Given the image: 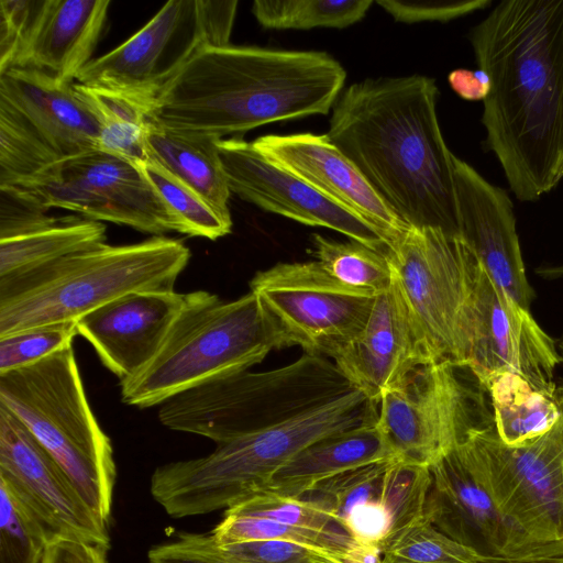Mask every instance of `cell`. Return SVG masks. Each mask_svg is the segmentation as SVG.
<instances>
[{
  "instance_id": "31",
  "label": "cell",
  "mask_w": 563,
  "mask_h": 563,
  "mask_svg": "<svg viewBox=\"0 0 563 563\" xmlns=\"http://www.w3.org/2000/svg\"><path fill=\"white\" fill-rule=\"evenodd\" d=\"M311 255L339 282L376 294L393 285V269L386 252L360 242H339L320 234L311 236Z\"/></svg>"
},
{
  "instance_id": "2",
  "label": "cell",
  "mask_w": 563,
  "mask_h": 563,
  "mask_svg": "<svg viewBox=\"0 0 563 563\" xmlns=\"http://www.w3.org/2000/svg\"><path fill=\"white\" fill-rule=\"evenodd\" d=\"M438 96L434 79L422 75L364 79L340 93L327 135L400 219L459 234L454 154Z\"/></svg>"
},
{
  "instance_id": "28",
  "label": "cell",
  "mask_w": 563,
  "mask_h": 563,
  "mask_svg": "<svg viewBox=\"0 0 563 563\" xmlns=\"http://www.w3.org/2000/svg\"><path fill=\"white\" fill-rule=\"evenodd\" d=\"M482 387L486 391L495 430L509 446H518L549 431L558 421L563 404L534 388L522 376L500 373Z\"/></svg>"
},
{
  "instance_id": "43",
  "label": "cell",
  "mask_w": 563,
  "mask_h": 563,
  "mask_svg": "<svg viewBox=\"0 0 563 563\" xmlns=\"http://www.w3.org/2000/svg\"><path fill=\"white\" fill-rule=\"evenodd\" d=\"M148 563H234L212 536L181 532L173 541L150 549Z\"/></svg>"
},
{
  "instance_id": "21",
  "label": "cell",
  "mask_w": 563,
  "mask_h": 563,
  "mask_svg": "<svg viewBox=\"0 0 563 563\" xmlns=\"http://www.w3.org/2000/svg\"><path fill=\"white\" fill-rule=\"evenodd\" d=\"M453 180L459 234L493 280L530 310L536 292L526 274L509 195L455 155Z\"/></svg>"
},
{
  "instance_id": "48",
  "label": "cell",
  "mask_w": 563,
  "mask_h": 563,
  "mask_svg": "<svg viewBox=\"0 0 563 563\" xmlns=\"http://www.w3.org/2000/svg\"><path fill=\"white\" fill-rule=\"evenodd\" d=\"M554 396L560 404H563V382L556 384Z\"/></svg>"
},
{
  "instance_id": "29",
  "label": "cell",
  "mask_w": 563,
  "mask_h": 563,
  "mask_svg": "<svg viewBox=\"0 0 563 563\" xmlns=\"http://www.w3.org/2000/svg\"><path fill=\"white\" fill-rule=\"evenodd\" d=\"M106 232L102 222L67 216L33 232L0 240V278L106 243Z\"/></svg>"
},
{
  "instance_id": "35",
  "label": "cell",
  "mask_w": 563,
  "mask_h": 563,
  "mask_svg": "<svg viewBox=\"0 0 563 563\" xmlns=\"http://www.w3.org/2000/svg\"><path fill=\"white\" fill-rule=\"evenodd\" d=\"M53 540L40 517L0 477V563H43Z\"/></svg>"
},
{
  "instance_id": "18",
  "label": "cell",
  "mask_w": 563,
  "mask_h": 563,
  "mask_svg": "<svg viewBox=\"0 0 563 563\" xmlns=\"http://www.w3.org/2000/svg\"><path fill=\"white\" fill-rule=\"evenodd\" d=\"M0 477L40 517L54 540L70 538L109 548L108 526L86 504L54 457L2 406Z\"/></svg>"
},
{
  "instance_id": "14",
  "label": "cell",
  "mask_w": 563,
  "mask_h": 563,
  "mask_svg": "<svg viewBox=\"0 0 563 563\" xmlns=\"http://www.w3.org/2000/svg\"><path fill=\"white\" fill-rule=\"evenodd\" d=\"M47 208H62L95 221L163 235L179 223L141 166L95 150L57 163L38 179L20 186Z\"/></svg>"
},
{
  "instance_id": "3",
  "label": "cell",
  "mask_w": 563,
  "mask_h": 563,
  "mask_svg": "<svg viewBox=\"0 0 563 563\" xmlns=\"http://www.w3.org/2000/svg\"><path fill=\"white\" fill-rule=\"evenodd\" d=\"M345 77L324 52L206 46L157 93L148 120L177 132L242 137L261 125L327 114Z\"/></svg>"
},
{
  "instance_id": "39",
  "label": "cell",
  "mask_w": 563,
  "mask_h": 563,
  "mask_svg": "<svg viewBox=\"0 0 563 563\" xmlns=\"http://www.w3.org/2000/svg\"><path fill=\"white\" fill-rule=\"evenodd\" d=\"M220 548L234 563H351L343 554L282 540L251 541Z\"/></svg>"
},
{
  "instance_id": "27",
  "label": "cell",
  "mask_w": 563,
  "mask_h": 563,
  "mask_svg": "<svg viewBox=\"0 0 563 563\" xmlns=\"http://www.w3.org/2000/svg\"><path fill=\"white\" fill-rule=\"evenodd\" d=\"M220 139L172 131L150 121L146 133L148 158L191 187L223 217L231 219V190L220 159Z\"/></svg>"
},
{
  "instance_id": "46",
  "label": "cell",
  "mask_w": 563,
  "mask_h": 563,
  "mask_svg": "<svg viewBox=\"0 0 563 563\" xmlns=\"http://www.w3.org/2000/svg\"><path fill=\"white\" fill-rule=\"evenodd\" d=\"M536 274L545 279H556L563 277V264L544 265L536 269Z\"/></svg>"
},
{
  "instance_id": "23",
  "label": "cell",
  "mask_w": 563,
  "mask_h": 563,
  "mask_svg": "<svg viewBox=\"0 0 563 563\" xmlns=\"http://www.w3.org/2000/svg\"><path fill=\"white\" fill-rule=\"evenodd\" d=\"M0 104L18 115L63 161L98 150L99 123L75 82L31 68L0 73Z\"/></svg>"
},
{
  "instance_id": "24",
  "label": "cell",
  "mask_w": 563,
  "mask_h": 563,
  "mask_svg": "<svg viewBox=\"0 0 563 563\" xmlns=\"http://www.w3.org/2000/svg\"><path fill=\"white\" fill-rule=\"evenodd\" d=\"M332 362L355 388L378 404L415 366L433 361L424 353L393 283L376 295L361 334Z\"/></svg>"
},
{
  "instance_id": "22",
  "label": "cell",
  "mask_w": 563,
  "mask_h": 563,
  "mask_svg": "<svg viewBox=\"0 0 563 563\" xmlns=\"http://www.w3.org/2000/svg\"><path fill=\"white\" fill-rule=\"evenodd\" d=\"M184 300L175 290L128 294L78 319V334L122 382L152 361Z\"/></svg>"
},
{
  "instance_id": "37",
  "label": "cell",
  "mask_w": 563,
  "mask_h": 563,
  "mask_svg": "<svg viewBox=\"0 0 563 563\" xmlns=\"http://www.w3.org/2000/svg\"><path fill=\"white\" fill-rule=\"evenodd\" d=\"M77 321L30 328L0 338V374L37 363L70 345Z\"/></svg>"
},
{
  "instance_id": "13",
  "label": "cell",
  "mask_w": 563,
  "mask_h": 563,
  "mask_svg": "<svg viewBox=\"0 0 563 563\" xmlns=\"http://www.w3.org/2000/svg\"><path fill=\"white\" fill-rule=\"evenodd\" d=\"M260 299L284 347L333 360L364 330L376 292L345 285L317 262L278 263L257 272Z\"/></svg>"
},
{
  "instance_id": "44",
  "label": "cell",
  "mask_w": 563,
  "mask_h": 563,
  "mask_svg": "<svg viewBox=\"0 0 563 563\" xmlns=\"http://www.w3.org/2000/svg\"><path fill=\"white\" fill-rule=\"evenodd\" d=\"M108 547L70 538H57L48 543L43 563H108Z\"/></svg>"
},
{
  "instance_id": "25",
  "label": "cell",
  "mask_w": 563,
  "mask_h": 563,
  "mask_svg": "<svg viewBox=\"0 0 563 563\" xmlns=\"http://www.w3.org/2000/svg\"><path fill=\"white\" fill-rule=\"evenodd\" d=\"M109 5V0H43L12 67L75 82L91 60Z\"/></svg>"
},
{
  "instance_id": "40",
  "label": "cell",
  "mask_w": 563,
  "mask_h": 563,
  "mask_svg": "<svg viewBox=\"0 0 563 563\" xmlns=\"http://www.w3.org/2000/svg\"><path fill=\"white\" fill-rule=\"evenodd\" d=\"M29 190L20 186H0V240L20 236L58 220Z\"/></svg>"
},
{
  "instance_id": "7",
  "label": "cell",
  "mask_w": 563,
  "mask_h": 563,
  "mask_svg": "<svg viewBox=\"0 0 563 563\" xmlns=\"http://www.w3.org/2000/svg\"><path fill=\"white\" fill-rule=\"evenodd\" d=\"M0 406L54 457L108 526L117 477L113 450L90 408L73 345L0 374Z\"/></svg>"
},
{
  "instance_id": "49",
  "label": "cell",
  "mask_w": 563,
  "mask_h": 563,
  "mask_svg": "<svg viewBox=\"0 0 563 563\" xmlns=\"http://www.w3.org/2000/svg\"><path fill=\"white\" fill-rule=\"evenodd\" d=\"M556 349H558V351L560 353V356H561V360H562V364H563V333L559 338V340L556 341Z\"/></svg>"
},
{
  "instance_id": "5",
  "label": "cell",
  "mask_w": 563,
  "mask_h": 563,
  "mask_svg": "<svg viewBox=\"0 0 563 563\" xmlns=\"http://www.w3.org/2000/svg\"><path fill=\"white\" fill-rule=\"evenodd\" d=\"M190 260L183 241L156 235L102 243L24 273L0 278V338L77 321L128 294L172 291Z\"/></svg>"
},
{
  "instance_id": "26",
  "label": "cell",
  "mask_w": 563,
  "mask_h": 563,
  "mask_svg": "<svg viewBox=\"0 0 563 563\" xmlns=\"http://www.w3.org/2000/svg\"><path fill=\"white\" fill-rule=\"evenodd\" d=\"M387 460L395 457L375 421L309 444L280 467L263 490L297 498L340 473Z\"/></svg>"
},
{
  "instance_id": "30",
  "label": "cell",
  "mask_w": 563,
  "mask_h": 563,
  "mask_svg": "<svg viewBox=\"0 0 563 563\" xmlns=\"http://www.w3.org/2000/svg\"><path fill=\"white\" fill-rule=\"evenodd\" d=\"M75 88L98 120V150L137 165L147 162L145 141L151 106L119 92L76 81Z\"/></svg>"
},
{
  "instance_id": "42",
  "label": "cell",
  "mask_w": 563,
  "mask_h": 563,
  "mask_svg": "<svg viewBox=\"0 0 563 563\" xmlns=\"http://www.w3.org/2000/svg\"><path fill=\"white\" fill-rule=\"evenodd\" d=\"M393 19L401 23L446 22L490 4L489 0L464 1H375Z\"/></svg>"
},
{
  "instance_id": "10",
  "label": "cell",
  "mask_w": 563,
  "mask_h": 563,
  "mask_svg": "<svg viewBox=\"0 0 563 563\" xmlns=\"http://www.w3.org/2000/svg\"><path fill=\"white\" fill-rule=\"evenodd\" d=\"M457 449L506 519L548 556L563 558V408L549 431L521 445H506L492 424Z\"/></svg>"
},
{
  "instance_id": "47",
  "label": "cell",
  "mask_w": 563,
  "mask_h": 563,
  "mask_svg": "<svg viewBox=\"0 0 563 563\" xmlns=\"http://www.w3.org/2000/svg\"><path fill=\"white\" fill-rule=\"evenodd\" d=\"M482 563H563V558H543V559H527V560H497V561H484Z\"/></svg>"
},
{
  "instance_id": "36",
  "label": "cell",
  "mask_w": 563,
  "mask_h": 563,
  "mask_svg": "<svg viewBox=\"0 0 563 563\" xmlns=\"http://www.w3.org/2000/svg\"><path fill=\"white\" fill-rule=\"evenodd\" d=\"M382 563H482L470 549L433 527L423 516L382 554Z\"/></svg>"
},
{
  "instance_id": "20",
  "label": "cell",
  "mask_w": 563,
  "mask_h": 563,
  "mask_svg": "<svg viewBox=\"0 0 563 563\" xmlns=\"http://www.w3.org/2000/svg\"><path fill=\"white\" fill-rule=\"evenodd\" d=\"M252 143L272 163L367 223L388 249L411 227L386 205L327 134H271Z\"/></svg>"
},
{
  "instance_id": "41",
  "label": "cell",
  "mask_w": 563,
  "mask_h": 563,
  "mask_svg": "<svg viewBox=\"0 0 563 563\" xmlns=\"http://www.w3.org/2000/svg\"><path fill=\"white\" fill-rule=\"evenodd\" d=\"M43 0L0 1V73L12 67Z\"/></svg>"
},
{
  "instance_id": "19",
  "label": "cell",
  "mask_w": 563,
  "mask_h": 563,
  "mask_svg": "<svg viewBox=\"0 0 563 563\" xmlns=\"http://www.w3.org/2000/svg\"><path fill=\"white\" fill-rule=\"evenodd\" d=\"M229 188L261 209L311 227L334 230L376 251L388 246L367 223L300 178L267 159L253 143L232 136L217 141Z\"/></svg>"
},
{
  "instance_id": "45",
  "label": "cell",
  "mask_w": 563,
  "mask_h": 563,
  "mask_svg": "<svg viewBox=\"0 0 563 563\" xmlns=\"http://www.w3.org/2000/svg\"><path fill=\"white\" fill-rule=\"evenodd\" d=\"M453 90L462 98L484 99L488 91V78L482 70L456 69L449 75Z\"/></svg>"
},
{
  "instance_id": "4",
  "label": "cell",
  "mask_w": 563,
  "mask_h": 563,
  "mask_svg": "<svg viewBox=\"0 0 563 563\" xmlns=\"http://www.w3.org/2000/svg\"><path fill=\"white\" fill-rule=\"evenodd\" d=\"M377 406L355 388L286 420L218 443L205 456L156 467L151 495L174 518L225 510L265 489L280 467L314 441L377 421Z\"/></svg>"
},
{
  "instance_id": "16",
  "label": "cell",
  "mask_w": 563,
  "mask_h": 563,
  "mask_svg": "<svg viewBox=\"0 0 563 563\" xmlns=\"http://www.w3.org/2000/svg\"><path fill=\"white\" fill-rule=\"evenodd\" d=\"M470 282L472 343L467 368L473 376L482 386L500 373L512 372L554 396V372L562 364L556 341L530 310L493 280L473 251Z\"/></svg>"
},
{
  "instance_id": "32",
  "label": "cell",
  "mask_w": 563,
  "mask_h": 563,
  "mask_svg": "<svg viewBox=\"0 0 563 563\" xmlns=\"http://www.w3.org/2000/svg\"><path fill=\"white\" fill-rule=\"evenodd\" d=\"M372 4L371 0H257L252 13L271 30L343 29L362 20Z\"/></svg>"
},
{
  "instance_id": "6",
  "label": "cell",
  "mask_w": 563,
  "mask_h": 563,
  "mask_svg": "<svg viewBox=\"0 0 563 563\" xmlns=\"http://www.w3.org/2000/svg\"><path fill=\"white\" fill-rule=\"evenodd\" d=\"M279 349L282 339L253 291L230 301L206 290L187 292L152 361L120 382L121 400L139 408L162 405L190 388L249 371Z\"/></svg>"
},
{
  "instance_id": "9",
  "label": "cell",
  "mask_w": 563,
  "mask_h": 563,
  "mask_svg": "<svg viewBox=\"0 0 563 563\" xmlns=\"http://www.w3.org/2000/svg\"><path fill=\"white\" fill-rule=\"evenodd\" d=\"M386 255L393 283L429 360L467 368L472 343L471 247L460 234L410 227Z\"/></svg>"
},
{
  "instance_id": "33",
  "label": "cell",
  "mask_w": 563,
  "mask_h": 563,
  "mask_svg": "<svg viewBox=\"0 0 563 563\" xmlns=\"http://www.w3.org/2000/svg\"><path fill=\"white\" fill-rule=\"evenodd\" d=\"M60 161L18 115L0 104V186L27 185Z\"/></svg>"
},
{
  "instance_id": "12",
  "label": "cell",
  "mask_w": 563,
  "mask_h": 563,
  "mask_svg": "<svg viewBox=\"0 0 563 563\" xmlns=\"http://www.w3.org/2000/svg\"><path fill=\"white\" fill-rule=\"evenodd\" d=\"M236 7L238 1H168L130 38L91 59L75 81L151 106L199 49L230 44Z\"/></svg>"
},
{
  "instance_id": "34",
  "label": "cell",
  "mask_w": 563,
  "mask_h": 563,
  "mask_svg": "<svg viewBox=\"0 0 563 563\" xmlns=\"http://www.w3.org/2000/svg\"><path fill=\"white\" fill-rule=\"evenodd\" d=\"M140 166L178 221L179 233L217 240L231 232L232 219L223 217L197 191L158 163L148 158Z\"/></svg>"
},
{
  "instance_id": "38",
  "label": "cell",
  "mask_w": 563,
  "mask_h": 563,
  "mask_svg": "<svg viewBox=\"0 0 563 563\" xmlns=\"http://www.w3.org/2000/svg\"><path fill=\"white\" fill-rule=\"evenodd\" d=\"M225 515L268 519L324 531H345L328 512L307 501L262 490L225 509Z\"/></svg>"
},
{
  "instance_id": "1",
  "label": "cell",
  "mask_w": 563,
  "mask_h": 563,
  "mask_svg": "<svg viewBox=\"0 0 563 563\" xmlns=\"http://www.w3.org/2000/svg\"><path fill=\"white\" fill-rule=\"evenodd\" d=\"M488 78L482 123L517 199L563 179V0H505L468 33Z\"/></svg>"
},
{
  "instance_id": "8",
  "label": "cell",
  "mask_w": 563,
  "mask_h": 563,
  "mask_svg": "<svg viewBox=\"0 0 563 563\" xmlns=\"http://www.w3.org/2000/svg\"><path fill=\"white\" fill-rule=\"evenodd\" d=\"M355 387L327 357L305 354L266 372L232 374L161 405L159 422L222 443L307 411Z\"/></svg>"
},
{
  "instance_id": "11",
  "label": "cell",
  "mask_w": 563,
  "mask_h": 563,
  "mask_svg": "<svg viewBox=\"0 0 563 563\" xmlns=\"http://www.w3.org/2000/svg\"><path fill=\"white\" fill-rule=\"evenodd\" d=\"M486 395L466 367L421 363L380 397L377 424L395 460L430 467L472 431L494 424Z\"/></svg>"
},
{
  "instance_id": "17",
  "label": "cell",
  "mask_w": 563,
  "mask_h": 563,
  "mask_svg": "<svg viewBox=\"0 0 563 563\" xmlns=\"http://www.w3.org/2000/svg\"><path fill=\"white\" fill-rule=\"evenodd\" d=\"M424 517L482 562L548 556L514 527L476 481L457 443L430 467Z\"/></svg>"
},
{
  "instance_id": "15",
  "label": "cell",
  "mask_w": 563,
  "mask_h": 563,
  "mask_svg": "<svg viewBox=\"0 0 563 563\" xmlns=\"http://www.w3.org/2000/svg\"><path fill=\"white\" fill-rule=\"evenodd\" d=\"M427 466L387 460L324 479L297 498L331 515L360 545L380 554L424 516Z\"/></svg>"
}]
</instances>
